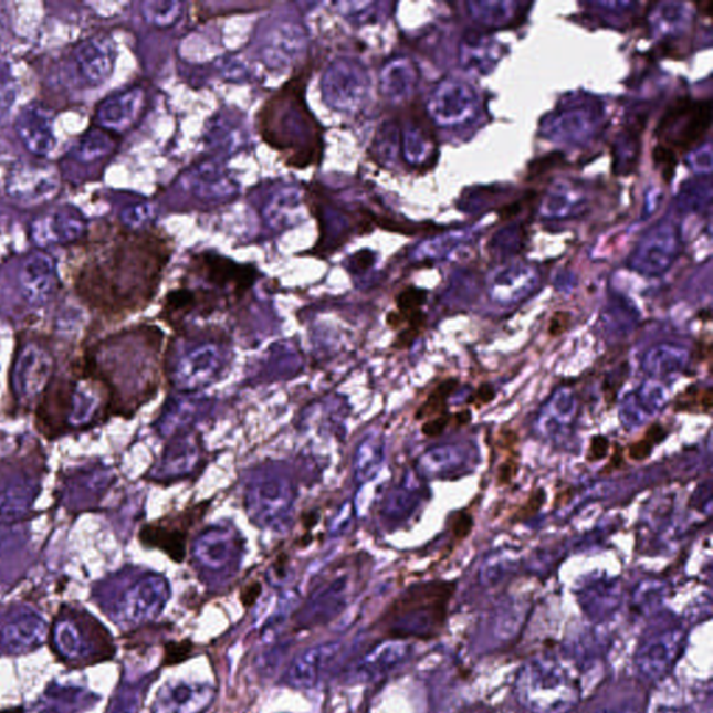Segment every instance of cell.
<instances>
[{
    "mask_svg": "<svg viewBox=\"0 0 713 713\" xmlns=\"http://www.w3.org/2000/svg\"><path fill=\"white\" fill-rule=\"evenodd\" d=\"M455 584H420L401 595L385 615L386 632L395 637L428 638L437 635L447 619Z\"/></svg>",
    "mask_w": 713,
    "mask_h": 713,
    "instance_id": "cell-1",
    "label": "cell"
},
{
    "mask_svg": "<svg viewBox=\"0 0 713 713\" xmlns=\"http://www.w3.org/2000/svg\"><path fill=\"white\" fill-rule=\"evenodd\" d=\"M522 704L538 713H565L577 704V680L555 658H537L525 664L517 680Z\"/></svg>",
    "mask_w": 713,
    "mask_h": 713,
    "instance_id": "cell-2",
    "label": "cell"
},
{
    "mask_svg": "<svg viewBox=\"0 0 713 713\" xmlns=\"http://www.w3.org/2000/svg\"><path fill=\"white\" fill-rule=\"evenodd\" d=\"M711 111V99L675 101L657 127L659 144L674 154L691 151L710 132Z\"/></svg>",
    "mask_w": 713,
    "mask_h": 713,
    "instance_id": "cell-3",
    "label": "cell"
},
{
    "mask_svg": "<svg viewBox=\"0 0 713 713\" xmlns=\"http://www.w3.org/2000/svg\"><path fill=\"white\" fill-rule=\"evenodd\" d=\"M187 276L206 283L229 302L238 303L253 289L259 272L253 265H241L227 256L201 253L192 256Z\"/></svg>",
    "mask_w": 713,
    "mask_h": 713,
    "instance_id": "cell-4",
    "label": "cell"
},
{
    "mask_svg": "<svg viewBox=\"0 0 713 713\" xmlns=\"http://www.w3.org/2000/svg\"><path fill=\"white\" fill-rule=\"evenodd\" d=\"M2 185L15 206L34 208L51 202L61 191L62 180L55 166L14 162L4 171Z\"/></svg>",
    "mask_w": 713,
    "mask_h": 713,
    "instance_id": "cell-5",
    "label": "cell"
},
{
    "mask_svg": "<svg viewBox=\"0 0 713 713\" xmlns=\"http://www.w3.org/2000/svg\"><path fill=\"white\" fill-rule=\"evenodd\" d=\"M208 508L209 502L203 501L186 511L171 513L144 525L138 538L147 548L162 551L170 560L180 565L186 560L191 529L206 516Z\"/></svg>",
    "mask_w": 713,
    "mask_h": 713,
    "instance_id": "cell-6",
    "label": "cell"
},
{
    "mask_svg": "<svg viewBox=\"0 0 713 713\" xmlns=\"http://www.w3.org/2000/svg\"><path fill=\"white\" fill-rule=\"evenodd\" d=\"M87 228V218L78 208L62 206L36 219L32 224V238L42 247L66 245L82 239Z\"/></svg>",
    "mask_w": 713,
    "mask_h": 713,
    "instance_id": "cell-7",
    "label": "cell"
},
{
    "mask_svg": "<svg viewBox=\"0 0 713 713\" xmlns=\"http://www.w3.org/2000/svg\"><path fill=\"white\" fill-rule=\"evenodd\" d=\"M14 130L27 151L45 158L55 151L57 138L50 112L39 104L27 105L14 123Z\"/></svg>",
    "mask_w": 713,
    "mask_h": 713,
    "instance_id": "cell-8",
    "label": "cell"
},
{
    "mask_svg": "<svg viewBox=\"0 0 713 713\" xmlns=\"http://www.w3.org/2000/svg\"><path fill=\"white\" fill-rule=\"evenodd\" d=\"M684 636L678 629L658 632L646 640L637 652V668L646 678L657 679L667 674L678 661Z\"/></svg>",
    "mask_w": 713,
    "mask_h": 713,
    "instance_id": "cell-9",
    "label": "cell"
},
{
    "mask_svg": "<svg viewBox=\"0 0 713 713\" xmlns=\"http://www.w3.org/2000/svg\"><path fill=\"white\" fill-rule=\"evenodd\" d=\"M73 56L80 76L90 85L104 84L114 73L116 52L109 36H90L80 42Z\"/></svg>",
    "mask_w": 713,
    "mask_h": 713,
    "instance_id": "cell-10",
    "label": "cell"
},
{
    "mask_svg": "<svg viewBox=\"0 0 713 713\" xmlns=\"http://www.w3.org/2000/svg\"><path fill=\"white\" fill-rule=\"evenodd\" d=\"M20 282L31 298L48 296L57 282L55 259L45 251H32L20 268Z\"/></svg>",
    "mask_w": 713,
    "mask_h": 713,
    "instance_id": "cell-11",
    "label": "cell"
},
{
    "mask_svg": "<svg viewBox=\"0 0 713 713\" xmlns=\"http://www.w3.org/2000/svg\"><path fill=\"white\" fill-rule=\"evenodd\" d=\"M69 385L66 380L56 379V384L46 390L44 401L36 412V426L48 438H55L66 430L67 399L72 395Z\"/></svg>",
    "mask_w": 713,
    "mask_h": 713,
    "instance_id": "cell-12",
    "label": "cell"
},
{
    "mask_svg": "<svg viewBox=\"0 0 713 713\" xmlns=\"http://www.w3.org/2000/svg\"><path fill=\"white\" fill-rule=\"evenodd\" d=\"M139 94L137 91L119 93L108 96L101 102L95 112L98 127L108 133L125 130L132 125L138 109Z\"/></svg>",
    "mask_w": 713,
    "mask_h": 713,
    "instance_id": "cell-13",
    "label": "cell"
},
{
    "mask_svg": "<svg viewBox=\"0 0 713 713\" xmlns=\"http://www.w3.org/2000/svg\"><path fill=\"white\" fill-rule=\"evenodd\" d=\"M114 146L111 133L101 127H91L78 138L76 147H74V157L80 162L93 164L95 160L108 157Z\"/></svg>",
    "mask_w": 713,
    "mask_h": 713,
    "instance_id": "cell-14",
    "label": "cell"
},
{
    "mask_svg": "<svg viewBox=\"0 0 713 713\" xmlns=\"http://www.w3.org/2000/svg\"><path fill=\"white\" fill-rule=\"evenodd\" d=\"M460 388V380L458 378H448L442 380L441 384L431 390L428 398L423 403L418 407L415 418L416 421H428L432 418H438L448 415L449 400Z\"/></svg>",
    "mask_w": 713,
    "mask_h": 713,
    "instance_id": "cell-15",
    "label": "cell"
},
{
    "mask_svg": "<svg viewBox=\"0 0 713 713\" xmlns=\"http://www.w3.org/2000/svg\"><path fill=\"white\" fill-rule=\"evenodd\" d=\"M713 407V388H699L689 386L688 389L678 395L674 401V411L693 412V415H710Z\"/></svg>",
    "mask_w": 713,
    "mask_h": 713,
    "instance_id": "cell-16",
    "label": "cell"
},
{
    "mask_svg": "<svg viewBox=\"0 0 713 713\" xmlns=\"http://www.w3.org/2000/svg\"><path fill=\"white\" fill-rule=\"evenodd\" d=\"M427 300L428 292L416 286H407L396 296V311L403 319V329L417 314L422 313Z\"/></svg>",
    "mask_w": 713,
    "mask_h": 713,
    "instance_id": "cell-17",
    "label": "cell"
},
{
    "mask_svg": "<svg viewBox=\"0 0 713 713\" xmlns=\"http://www.w3.org/2000/svg\"><path fill=\"white\" fill-rule=\"evenodd\" d=\"M546 501H548V493H546L544 487H534V490L531 491L527 501H525L523 505L514 512L511 517V523L513 525L522 524L534 518L541 511H543Z\"/></svg>",
    "mask_w": 713,
    "mask_h": 713,
    "instance_id": "cell-18",
    "label": "cell"
},
{
    "mask_svg": "<svg viewBox=\"0 0 713 713\" xmlns=\"http://www.w3.org/2000/svg\"><path fill=\"white\" fill-rule=\"evenodd\" d=\"M474 525L475 520L473 513L469 512L468 508L450 514L448 528L450 535H452L453 543L460 544L464 539H468L473 534Z\"/></svg>",
    "mask_w": 713,
    "mask_h": 713,
    "instance_id": "cell-19",
    "label": "cell"
},
{
    "mask_svg": "<svg viewBox=\"0 0 713 713\" xmlns=\"http://www.w3.org/2000/svg\"><path fill=\"white\" fill-rule=\"evenodd\" d=\"M195 646L190 640L169 641L164 647V667H176L191 657Z\"/></svg>",
    "mask_w": 713,
    "mask_h": 713,
    "instance_id": "cell-20",
    "label": "cell"
},
{
    "mask_svg": "<svg viewBox=\"0 0 713 713\" xmlns=\"http://www.w3.org/2000/svg\"><path fill=\"white\" fill-rule=\"evenodd\" d=\"M652 158L653 162H656L659 168H662L667 184H670V180H672L674 175L675 165H678V157H675V154L672 149L658 144V146L653 148Z\"/></svg>",
    "mask_w": 713,
    "mask_h": 713,
    "instance_id": "cell-21",
    "label": "cell"
},
{
    "mask_svg": "<svg viewBox=\"0 0 713 713\" xmlns=\"http://www.w3.org/2000/svg\"><path fill=\"white\" fill-rule=\"evenodd\" d=\"M520 469V452L511 453L506 460H503L496 470V485H511L516 479Z\"/></svg>",
    "mask_w": 713,
    "mask_h": 713,
    "instance_id": "cell-22",
    "label": "cell"
},
{
    "mask_svg": "<svg viewBox=\"0 0 713 713\" xmlns=\"http://www.w3.org/2000/svg\"><path fill=\"white\" fill-rule=\"evenodd\" d=\"M610 447H612V444H610L608 437L602 436V433L594 436L589 439V447L586 455L587 463H598V461H602L608 458Z\"/></svg>",
    "mask_w": 713,
    "mask_h": 713,
    "instance_id": "cell-23",
    "label": "cell"
},
{
    "mask_svg": "<svg viewBox=\"0 0 713 713\" xmlns=\"http://www.w3.org/2000/svg\"><path fill=\"white\" fill-rule=\"evenodd\" d=\"M657 443L652 441L650 437H647L646 433L638 441L632 442L627 448V455L636 463H641L651 458L653 449H656Z\"/></svg>",
    "mask_w": 713,
    "mask_h": 713,
    "instance_id": "cell-24",
    "label": "cell"
},
{
    "mask_svg": "<svg viewBox=\"0 0 713 713\" xmlns=\"http://www.w3.org/2000/svg\"><path fill=\"white\" fill-rule=\"evenodd\" d=\"M496 399V389L490 382H484L476 388L473 394H471L468 399V405L475 407L476 410H481L482 407L493 403Z\"/></svg>",
    "mask_w": 713,
    "mask_h": 713,
    "instance_id": "cell-25",
    "label": "cell"
},
{
    "mask_svg": "<svg viewBox=\"0 0 713 713\" xmlns=\"http://www.w3.org/2000/svg\"><path fill=\"white\" fill-rule=\"evenodd\" d=\"M450 420H452V412L423 422L421 427L422 436L428 439L443 436L444 431L450 427Z\"/></svg>",
    "mask_w": 713,
    "mask_h": 713,
    "instance_id": "cell-26",
    "label": "cell"
},
{
    "mask_svg": "<svg viewBox=\"0 0 713 713\" xmlns=\"http://www.w3.org/2000/svg\"><path fill=\"white\" fill-rule=\"evenodd\" d=\"M573 316L568 311H556L552 314L548 325L549 337H560L570 329Z\"/></svg>",
    "mask_w": 713,
    "mask_h": 713,
    "instance_id": "cell-27",
    "label": "cell"
},
{
    "mask_svg": "<svg viewBox=\"0 0 713 713\" xmlns=\"http://www.w3.org/2000/svg\"><path fill=\"white\" fill-rule=\"evenodd\" d=\"M614 448L615 452L612 455H610V459L608 463H606L605 468L600 470V475H610L614 474L615 471H620L626 468L625 449L620 447V443H615Z\"/></svg>",
    "mask_w": 713,
    "mask_h": 713,
    "instance_id": "cell-28",
    "label": "cell"
},
{
    "mask_svg": "<svg viewBox=\"0 0 713 713\" xmlns=\"http://www.w3.org/2000/svg\"><path fill=\"white\" fill-rule=\"evenodd\" d=\"M261 593L262 584L260 581L247 584L240 591V602L243 604L244 608H251L261 597Z\"/></svg>",
    "mask_w": 713,
    "mask_h": 713,
    "instance_id": "cell-29",
    "label": "cell"
},
{
    "mask_svg": "<svg viewBox=\"0 0 713 713\" xmlns=\"http://www.w3.org/2000/svg\"><path fill=\"white\" fill-rule=\"evenodd\" d=\"M520 437L518 433L511 428H503L499 432V447L507 450L508 453L518 452Z\"/></svg>",
    "mask_w": 713,
    "mask_h": 713,
    "instance_id": "cell-30",
    "label": "cell"
},
{
    "mask_svg": "<svg viewBox=\"0 0 713 713\" xmlns=\"http://www.w3.org/2000/svg\"><path fill=\"white\" fill-rule=\"evenodd\" d=\"M575 496H576L575 486L563 487L562 491L556 493L554 503H552V507H554L555 511H559V508L567 506L568 503H570L573 499H575Z\"/></svg>",
    "mask_w": 713,
    "mask_h": 713,
    "instance_id": "cell-31",
    "label": "cell"
},
{
    "mask_svg": "<svg viewBox=\"0 0 713 713\" xmlns=\"http://www.w3.org/2000/svg\"><path fill=\"white\" fill-rule=\"evenodd\" d=\"M471 421H473V411L470 409H463L458 412H452L450 427H452L453 430H460V428L468 427Z\"/></svg>",
    "mask_w": 713,
    "mask_h": 713,
    "instance_id": "cell-32",
    "label": "cell"
},
{
    "mask_svg": "<svg viewBox=\"0 0 713 713\" xmlns=\"http://www.w3.org/2000/svg\"><path fill=\"white\" fill-rule=\"evenodd\" d=\"M693 357L695 361H707V364H711L712 343L710 340L696 343Z\"/></svg>",
    "mask_w": 713,
    "mask_h": 713,
    "instance_id": "cell-33",
    "label": "cell"
},
{
    "mask_svg": "<svg viewBox=\"0 0 713 713\" xmlns=\"http://www.w3.org/2000/svg\"><path fill=\"white\" fill-rule=\"evenodd\" d=\"M518 211H520L518 206H507L503 208L501 211L503 221H506V219H511L512 217L517 216Z\"/></svg>",
    "mask_w": 713,
    "mask_h": 713,
    "instance_id": "cell-34",
    "label": "cell"
},
{
    "mask_svg": "<svg viewBox=\"0 0 713 713\" xmlns=\"http://www.w3.org/2000/svg\"><path fill=\"white\" fill-rule=\"evenodd\" d=\"M287 562H289L287 555L283 554L277 557V560L275 563L277 576H281V577L283 576V573H284L283 568H286Z\"/></svg>",
    "mask_w": 713,
    "mask_h": 713,
    "instance_id": "cell-35",
    "label": "cell"
}]
</instances>
